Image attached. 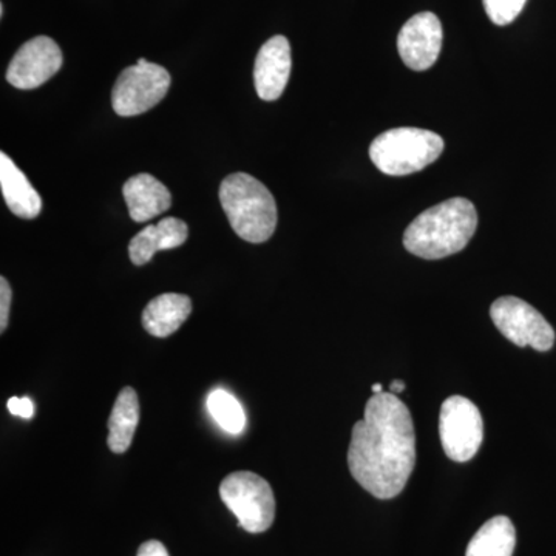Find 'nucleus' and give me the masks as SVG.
<instances>
[{
  "label": "nucleus",
  "mask_w": 556,
  "mask_h": 556,
  "mask_svg": "<svg viewBox=\"0 0 556 556\" xmlns=\"http://www.w3.org/2000/svg\"><path fill=\"white\" fill-rule=\"evenodd\" d=\"M527 0H482L486 16L495 25L511 24L522 9H525Z\"/></svg>",
  "instance_id": "nucleus-19"
},
{
  "label": "nucleus",
  "mask_w": 556,
  "mask_h": 556,
  "mask_svg": "<svg viewBox=\"0 0 556 556\" xmlns=\"http://www.w3.org/2000/svg\"><path fill=\"white\" fill-rule=\"evenodd\" d=\"M192 314V300L185 294H161L142 313V327L150 336L164 339L177 332Z\"/></svg>",
  "instance_id": "nucleus-15"
},
{
  "label": "nucleus",
  "mask_w": 556,
  "mask_h": 556,
  "mask_svg": "<svg viewBox=\"0 0 556 556\" xmlns=\"http://www.w3.org/2000/svg\"><path fill=\"white\" fill-rule=\"evenodd\" d=\"M207 408L223 430L230 434H239L247 426V416L240 402L225 390H215L208 394Z\"/></svg>",
  "instance_id": "nucleus-18"
},
{
  "label": "nucleus",
  "mask_w": 556,
  "mask_h": 556,
  "mask_svg": "<svg viewBox=\"0 0 556 556\" xmlns=\"http://www.w3.org/2000/svg\"><path fill=\"white\" fill-rule=\"evenodd\" d=\"M291 46L285 36H274L263 43L255 60V90L263 101H276L287 89L291 76Z\"/></svg>",
  "instance_id": "nucleus-11"
},
{
  "label": "nucleus",
  "mask_w": 556,
  "mask_h": 556,
  "mask_svg": "<svg viewBox=\"0 0 556 556\" xmlns=\"http://www.w3.org/2000/svg\"><path fill=\"white\" fill-rule=\"evenodd\" d=\"M439 437L450 459L455 463L470 460L484 439V422L477 405L467 397H448L439 415Z\"/></svg>",
  "instance_id": "nucleus-7"
},
{
  "label": "nucleus",
  "mask_w": 556,
  "mask_h": 556,
  "mask_svg": "<svg viewBox=\"0 0 556 556\" xmlns=\"http://www.w3.org/2000/svg\"><path fill=\"white\" fill-rule=\"evenodd\" d=\"M444 152V139L430 130L399 127L380 134L369 146V159L382 174L404 177L426 169Z\"/></svg>",
  "instance_id": "nucleus-4"
},
{
  "label": "nucleus",
  "mask_w": 556,
  "mask_h": 556,
  "mask_svg": "<svg viewBox=\"0 0 556 556\" xmlns=\"http://www.w3.org/2000/svg\"><path fill=\"white\" fill-rule=\"evenodd\" d=\"M493 324L515 345L548 351L555 343V331L540 311L518 298H501L490 308Z\"/></svg>",
  "instance_id": "nucleus-8"
},
{
  "label": "nucleus",
  "mask_w": 556,
  "mask_h": 556,
  "mask_svg": "<svg viewBox=\"0 0 556 556\" xmlns=\"http://www.w3.org/2000/svg\"><path fill=\"white\" fill-rule=\"evenodd\" d=\"M219 201L237 236L249 243H265L277 226L273 193L251 175L237 172L223 179Z\"/></svg>",
  "instance_id": "nucleus-3"
},
{
  "label": "nucleus",
  "mask_w": 556,
  "mask_h": 556,
  "mask_svg": "<svg viewBox=\"0 0 556 556\" xmlns=\"http://www.w3.org/2000/svg\"><path fill=\"white\" fill-rule=\"evenodd\" d=\"M405 390V382L404 380H393V382L390 383V393L399 394L402 393V391Z\"/></svg>",
  "instance_id": "nucleus-23"
},
{
  "label": "nucleus",
  "mask_w": 556,
  "mask_h": 556,
  "mask_svg": "<svg viewBox=\"0 0 556 556\" xmlns=\"http://www.w3.org/2000/svg\"><path fill=\"white\" fill-rule=\"evenodd\" d=\"M11 298L13 292H11L9 280L2 277L0 278V331L2 332L9 327Z\"/></svg>",
  "instance_id": "nucleus-20"
},
{
  "label": "nucleus",
  "mask_w": 556,
  "mask_h": 556,
  "mask_svg": "<svg viewBox=\"0 0 556 556\" xmlns=\"http://www.w3.org/2000/svg\"><path fill=\"white\" fill-rule=\"evenodd\" d=\"M372 394L383 393V387L380 386V383H375V386L371 387Z\"/></svg>",
  "instance_id": "nucleus-24"
},
{
  "label": "nucleus",
  "mask_w": 556,
  "mask_h": 556,
  "mask_svg": "<svg viewBox=\"0 0 556 556\" xmlns=\"http://www.w3.org/2000/svg\"><path fill=\"white\" fill-rule=\"evenodd\" d=\"M478 228V212L466 199H452L427 208L404 233V247L413 255L439 260L466 249Z\"/></svg>",
  "instance_id": "nucleus-2"
},
{
  "label": "nucleus",
  "mask_w": 556,
  "mask_h": 556,
  "mask_svg": "<svg viewBox=\"0 0 556 556\" xmlns=\"http://www.w3.org/2000/svg\"><path fill=\"white\" fill-rule=\"evenodd\" d=\"M139 422V401L137 391L126 387L121 390L109 417V448L116 455L126 453L134 441Z\"/></svg>",
  "instance_id": "nucleus-16"
},
{
  "label": "nucleus",
  "mask_w": 556,
  "mask_h": 556,
  "mask_svg": "<svg viewBox=\"0 0 556 556\" xmlns=\"http://www.w3.org/2000/svg\"><path fill=\"white\" fill-rule=\"evenodd\" d=\"M188 237V225L179 218L167 217L161 219L159 225H149L130 241L131 263L137 266L146 265L156 252L182 247Z\"/></svg>",
  "instance_id": "nucleus-13"
},
{
  "label": "nucleus",
  "mask_w": 556,
  "mask_h": 556,
  "mask_svg": "<svg viewBox=\"0 0 556 556\" xmlns=\"http://www.w3.org/2000/svg\"><path fill=\"white\" fill-rule=\"evenodd\" d=\"M137 556H169V552H167L163 543L152 540L146 541L144 544L139 546Z\"/></svg>",
  "instance_id": "nucleus-22"
},
{
  "label": "nucleus",
  "mask_w": 556,
  "mask_h": 556,
  "mask_svg": "<svg viewBox=\"0 0 556 556\" xmlns=\"http://www.w3.org/2000/svg\"><path fill=\"white\" fill-rule=\"evenodd\" d=\"M61 67L60 46L49 36H38L16 51L7 70V80L16 89H38L53 78Z\"/></svg>",
  "instance_id": "nucleus-9"
},
{
  "label": "nucleus",
  "mask_w": 556,
  "mask_h": 556,
  "mask_svg": "<svg viewBox=\"0 0 556 556\" xmlns=\"http://www.w3.org/2000/svg\"><path fill=\"white\" fill-rule=\"evenodd\" d=\"M416 466L412 413L393 393H378L365 405L364 419L351 433V477L379 500L396 497Z\"/></svg>",
  "instance_id": "nucleus-1"
},
{
  "label": "nucleus",
  "mask_w": 556,
  "mask_h": 556,
  "mask_svg": "<svg viewBox=\"0 0 556 556\" xmlns=\"http://www.w3.org/2000/svg\"><path fill=\"white\" fill-rule=\"evenodd\" d=\"M517 530L507 517L489 519L468 543L466 556H514Z\"/></svg>",
  "instance_id": "nucleus-17"
},
{
  "label": "nucleus",
  "mask_w": 556,
  "mask_h": 556,
  "mask_svg": "<svg viewBox=\"0 0 556 556\" xmlns=\"http://www.w3.org/2000/svg\"><path fill=\"white\" fill-rule=\"evenodd\" d=\"M170 87V75L166 68L146 60L124 70L112 91L113 110L119 116H137L149 112Z\"/></svg>",
  "instance_id": "nucleus-6"
},
{
  "label": "nucleus",
  "mask_w": 556,
  "mask_h": 556,
  "mask_svg": "<svg viewBox=\"0 0 556 556\" xmlns=\"http://www.w3.org/2000/svg\"><path fill=\"white\" fill-rule=\"evenodd\" d=\"M219 497L249 533L266 532L276 518V497L269 482L252 471H233L223 479Z\"/></svg>",
  "instance_id": "nucleus-5"
},
{
  "label": "nucleus",
  "mask_w": 556,
  "mask_h": 556,
  "mask_svg": "<svg viewBox=\"0 0 556 556\" xmlns=\"http://www.w3.org/2000/svg\"><path fill=\"white\" fill-rule=\"evenodd\" d=\"M123 195L135 223L149 222L172 206L169 189L149 174H139L127 179Z\"/></svg>",
  "instance_id": "nucleus-12"
},
{
  "label": "nucleus",
  "mask_w": 556,
  "mask_h": 556,
  "mask_svg": "<svg viewBox=\"0 0 556 556\" xmlns=\"http://www.w3.org/2000/svg\"><path fill=\"white\" fill-rule=\"evenodd\" d=\"M7 405L11 415L24 417V419H31L35 416V404L30 397H11Z\"/></svg>",
  "instance_id": "nucleus-21"
},
{
  "label": "nucleus",
  "mask_w": 556,
  "mask_h": 556,
  "mask_svg": "<svg viewBox=\"0 0 556 556\" xmlns=\"http://www.w3.org/2000/svg\"><path fill=\"white\" fill-rule=\"evenodd\" d=\"M442 25L437 14H416L402 27L397 50L402 61L415 72L433 67L442 50Z\"/></svg>",
  "instance_id": "nucleus-10"
},
{
  "label": "nucleus",
  "mask_w": 556,
  "mask_h": 556,
  "mask_svg": "<svg viewBox=\"0 0 556 556\" xmlns=\"http://www.w3.org/2000/svg\"><path fill=\"white\" fill-rule=\"evenodd\" d=\"M0 188L7 206L20 218L33 219L42 211V200L5 152L0 153Z\"/></svg>",
  "instance_id": "nucleus-14"
}]
</instances>
